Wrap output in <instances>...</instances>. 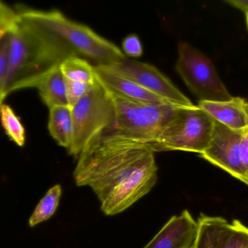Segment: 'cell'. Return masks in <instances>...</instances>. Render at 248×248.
Segmentation results:
<instances>
[{"label":"cell","instance_id":"obj_1","mask_svg":"<svg viewBox=\"0 0 248 248\" xmlns=\"http://www.w3.org/2000/svg\"><path fill=\"white\" fill-rule=\"evenodd\" d=\"M154 153L147 144L105 132L78 156L74 180L93 189L106 215L121 214L155 185Z\"/></svg>","mask_w":248,"mask_h":248},{"label":"cell","instance_id":"obj_2","mask_svg":"<svg viewBox=\"0 0 248 248\" xmlns=\"http://www.w3.org/2000/svg\"><path fill=\"white\" fill-rule=\"evenodd\" d=\"M16 10L20 17L34 22L56 36L72 56L84 58L93 66L113 65L126 58L117 45L89 26L71 20L60 10L23 6Z\"/></svg>","mask_w":248,"mask_h":248},{"label":"cell","instance_id":"obj_3","mask_svg":"<svg viewBox=\"0 0 248 248\" xmlns=\"http://www.w3.org/2000/svg\"><path fill=\"white\" fill-rule=\"evenodd\" d=\"M110 96L114 103L116 119L106 132L147 145L156 141L176 110L182 108L170 103L132 101Z\"/></svg>","mask_w":248,"mask_h":248},{"label":"cell","instance_id":"obj_4","mask_svg":"<svg viewBox=\"0 0 248 248\" xmlns=\"http://www.w3.org/2000/svg\"><path fill=\"white\" fill-rule=\"evenodd\" d=\"M71 111L74 136L68 152L78 158L93 141L113 125L116 110L110 93L97 80L91 90L71 108Z\"/></svg>","mask_w":248,"mask_h":248},{"label":"cell","instance_id":"obj_5","mask_svg":"<svg viewBox=\"0 0 248 248\" xmlns=\"http://www.w3.org/2000/svg\"><path fill=\"white\" fill-rule=\"evenodd\" d=\"M215 120L197 105L179 108L161 133L148 147L155 151H183L201 154L209 145Z\"/></svg>","mask_w":248,"mask_h":248},{"label":"cell","instance_id":"obj_6","mask_svg":"<svg viewBox=\"0 0 248 248\" xmlns=\"http://www.w3.org/2000/svg\"><path fill=\"white\" fill-rule=\"evenodd\" d=\"M176 68L200 100L227 101L232 99L211 60L188 42H181L178 45Z\"/></svg>","mask_w":248,"mask_h":248},{"label":"cell","instance_id":"obj_7","mask_svg":"<svg viewBox=\"0 0 248 248\" xmlns=\"http://www.w3.org/2000/svg\"><path fill=\"white\" fill-rule=\"evenodd\" d=\"M110 66L170 104L182 108H194L197 106L154 66L126 57Z\"/></svg>","mask_w":248,"mask_h":248},{"label":"cell","instance_id":"obj_8","mask_svg":"<svg viewBox=\"0 0 248 248\" xmlns=\"http://www.w3.org/2000/svg\"><path fill=\"white\" fill-rule=\"evenodd\" d=\"M243 131H234L215 121L209 145L199 155L246 183L240 160V144Z\"/></svg>","mask_w":248,"mask_h":248},{"label":"cell","instance_id":"obj_9","mask_svg":"<svg viewBox=\"0 0 248 248\" xmlns=\"http://www.w3.org/2000/svg\"><path fill=\"white\" fill-rule=\"evenodd\" d=\"M195 248H248V227L239 220L201 214Z\"/></svg>","mask_w":248,"mask_h":248},{"label":"cell","instance_id":"obj_10","mask_svg":"<svg viewBox=\"0 0 248 248\" xmlns=\"http://www.w3.org/2000/svg\"><path fill=\"white\" fill-rule=\"evenodd\" d=\"M198 221L189 211L173 215L144 248H195Z\"/></svg>","mask_w":248,"mask_h":248},{"label":"cell","instance_id":"obj_11","mask_svg":"<svg viewBox=\"0 0 248 248\" xmlns=\"http://www.w3.org/2000/svg\"><path fill=\"white\" fill-rule=\"evenodd\" d=\"M94 68L97 81L113 96L132 101L170 103L127 78L110 66L96 65Z\"/></svg>","mask_w":248,"mask_h":248},{"label":"cell","instance_id":"obj_12","mask_svg":"<svg viewBox=\"0 0 248 248\" xmlns=\"http://www.w3.org/2000/svg\"><path fill=\"white\" fill-rule=\"evenodd\" d=\"M25 88L37 89L41 99L49 109L57 106H68L65 77L60 66L20 83L15 91Z\"/></svg>","mask_w":248,"mask_h":248},{"label":"cell","instance_id":"obj_13","mask_svg":"<svg viewBox=\"0 0 248 248\" xmlns=\"http://www.w3.org/2000/svg\"><path fill=\"white\" fill-rule=\"evenodd\" d=\"M198 106L216 122L234 131L248 128V102L240 97H232L227 101L199 100Z\"/></svg>","mask_w":248,"mask_h":248},{"label":"cell","instance_id":"obj_14","mask_svg":"<svg viewBox=\"0 0 248 248\" xmlns=\"http://www.w3.org/2000/svg\"><path fill=\"white\" fill-rule=\"evenodd\" d=\"M48 131L61 147L69 150L74 136L72 111L68 106H57L49 109Z\"/></svg>","mask_w":248,"mask_h":248},{"label":"cell","instance_id":"obj_15","mask_svg":"<svg viewBox=\"0 0 248 248\" xmlns=\"http://www.w3.org/2000/svg\"><path fill=\"white\" fill-rule=\"evenodd\" d=\"M60 69L67 80L90 84H94L97 80L94 66L90 61L79 57H68L61 63Z\"/></svg>","mask_w":248,"mask_h":248},{"label":"cell","instance_id":"obj_16","mask_svg":"<svg viewBox=\"0 0 248 248\" xmlns=\"http://www.w3.org/2000/svg\"><path fill=\"white\" fill-rule=\"evenodd\" d=\"M0 122L9 139L18 147H23L26 144V130L13 108L5 103H2L0 107Z\"/></svg>","mask_w":248,"mask_h":248},{"label":"cell","instance_id":"obj_17","mask_svg":"<svg viewBox=\"0 0 248 248\" xmlns=\"http://www.w3.org/2000/svg\"><path fill=\"white\" fill-rule=\"evenodd\" d=\"M62 195V188L55 185L48 190L35 208L29 219V226L35 227L44 221H47L56 212Z\"/></svg>","mask_w":248,"mask_h":248},{"label":"cell","instance_id":"obj_18","mask_svg":"<svg viewBox=\"0 0 248 248\" xmlns=\"http://www.w3.org/2000/svg\"><path fill=\"white\" fill-rule=\"evenodd\" d=\"M18 20L16 9L0 1V42L16 27Z\"/></svg>","mask_w":248,"mask_h":248},{"label":"cell","instance_id":"obj_19","mask_svg":"<svg viewBox=\"0 0 248 248\" xmlns=\"http://www.w3.org/2000/svg\"><path fill=\"white\" fill-rule=\"evenodd\" d=\"M66 86L67 99L68 106L72 108L78 103L84 96L87 94L93 87L94 84L83 83V82L73 81L65 78Z\"/></svg>","mask_w":248,"mask_h":248},{"label":"cell","instance_id":"obj_20","mask_svg":"<svg viewBox=\"0 0 248 248\" xmlns=\"http://www.w3.org/2000/svg\"><path fill=\"white\" fill-rule=\"evenodd\" d=\"M124 53L125 56L139 58L143 53V47L140 37L137 34L128 35L122 42Z\"/></svg>","mask_w":248,"mask_h":248},{"label":"cell","instance_id":"obj_21","mask_svg":"<svg viewBox=\"0 0 248 248\" xmlns=\"http://www.w3.org/2000/svg\"><path fill=\"white\" fill-rule=\"evenodd\" d=\"M240 160L246 184L248 186V128L243 131L240 141Z\"/></svg>","mask_w":248,"mask_h":248},{"label":"cell","instance_id":"obj_22","mask_svg":"<svg viewBox=\"0 0 248 248\" xmlns=\"http://www.w3.org/2000/svg\"><path fill=\"white\" fill-rule=\"evenodd\" d=\"M9 34L0 42V87L2 84L6 68H7V52H8Z\"/></svg>","mask_w":248,"mask_h":248},{"label":"cell","instance_id":"obj_23","mask_svg":"<svg viewBox=\"0 0 248 248\" xmlns=\"http://www.w3.org/2000/svg\"><path fill=\"white\" fill-rule=\"evenodd\" d=\"M225 2L236 8L240 9L245 13L248 11V0H226Z\"/></svg>","mask_w":248,"mask_h":248},{"label":"cell","instance_id":"obj_24","mask_svg":"<svg viewBox=\"0 0 248 248\" xmlns=\"http://www.w3.org/2000/svg\"><path fill=\"white\" fill-rule=\"evenodd\" d=\"M8 96V95L6 94L4 92H3L1 90V87H0V107H1V104H2L4 100H5L6 97Z\"/></svg>","mask_w":248,"mask_h":248},{"label":"cell","instance_id":"obj_25","mask_svg":"<svg viewBox=\"0 0 248 248\" xmlns=\"http://www.w3.org/2000/svg\"><path fill=\"white\" fill-rule=\"evenodd\" d=\"M246 14V23H247V26L248 29V11L247 13H245Z\"/></svg>","mask_w":248,"mask_h":248}]
</instances>
